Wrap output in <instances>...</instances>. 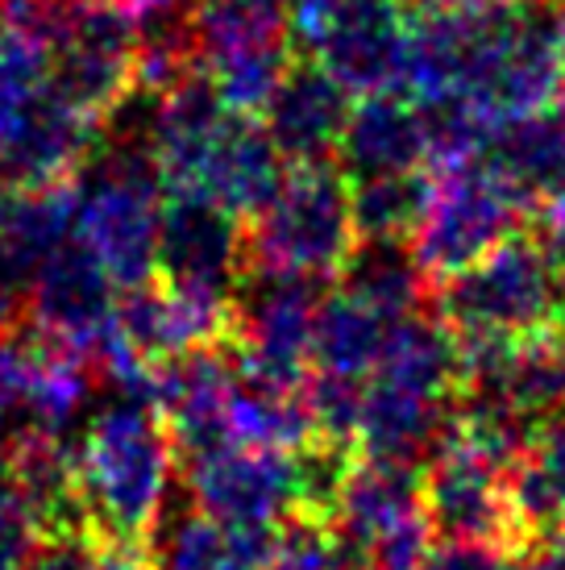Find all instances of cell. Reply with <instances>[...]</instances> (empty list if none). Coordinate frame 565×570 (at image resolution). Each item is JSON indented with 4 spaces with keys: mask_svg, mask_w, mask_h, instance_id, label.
Returning <instances> with one entry per match:
<instances>
[{
    "mask_svg": "<svg viewBox=\"0 0 565 570\" xmlns=\"http://www.w3.org/2000/svg\"><path fill=\"white\" fill-rule=\"evenodd\" d=\"M175 459V442L155 404L117 396L100 404L76 442L79 504L96 538L141 546L167 508Z\"/></svg>",
    "mask_w": 565,
    "mask_h": 570,
    "instance_id": "1",
    "label": "cell"
},
{
    "mask_svg": "<svg viewBox=\"0 0 565 570\" xmlns=\"http://www.w3.org/2000/svg\"><path fill=\"white\" fill-rule=\"evenodd\" d=\"M349 205L358 238H412L428 205V171L354 179Z\"/></svg>",
    "mask_w": 565,
    "mask_h": 570,
    "instance_id": "26",
    "label": "cell"
},
{
    "mask_svg": "<svg viewBox=\"0 0 565 570\" xmlns=\"http://www.w3.org/2000/svg\"><path fill=\"white\" fill-rule=\"evenodd\" d=\"M424 512L440 541H490L524 550V533L507 495V466L454 433L424 462Z\"/></svg>",
    "mask_w": 565,
    "mask_h": 570,
    "instance_id": "9",
    "label": "cell"
},
{
    "mask_svg": "<svg viewBox=\"0 0 565 570\" xmlns=\"http://www.w3.org/2000/svg\"><path fill=\"white\" fill-rule=\"evenodd\" d=\"M76 179L42 188H0V263L21 292L33 271L76 238Z\"/></svg>",
    "mask_w": 565,
    "mask_h": 570,
    "instance_id": "20",
    "label": "cell"
},
{
    "mask_svg": "<svg viewBox=\"0 0 565 570\" xmlns=\"http://www.w3.org/2000/svg\"><path fill=\"white\" fill-rule=\"evenodd\" d=\"M117 325L141 358L167 363L188 350L217 346L225 337H234V301L150 279V284L121 292Z\"/></svg>",
    "mask_w": 565,
    "mask_h": 570,
    "instance_id": "13",
    "label": "cell"
},
{
    "mask_svg": "<svg viewBox=\"0 0 565 570\" xmlns=\"http://www.w3.org/2000/svg\"><path fill=\"white\" fill-rule=\"evenodd\" d=\"M528 208L533 205L490 167L487 155L437 163L428 171L424 217L408 242L420 258L424 275L440 284L478 263L512 234H519V222Z\"/></svg>",
    "mask_w": 565,
    "mask_h": 570,
    "instance_id": "5",
    "label": "cell"
},
{
    "mask_svg": "<svg viewBox=\"0 0 565 570\" xmlns=\"http://www.w3.org/2000/svg\"><path fill=\"white\" fill-rule=\"evenodd\" d=\"M121 287L112 284L105 263L96 258L79 238H71L63 250H54L26 279V313L30 330L67 354H79L83 363L100 358L105 342L117 330V296Z\"/></svg>",
    "mask_w": 565,
    "mask_h": 570,
    "instance_id": "7",
    "label": "cell"
},
{
    "mask_svg": "<svg viewBox=\"0 0 565 570\" xmlns=\"http://www.w3.org/2000/svg\"><path fill=\"white\" fill-rule=\"evenodd\" d=\"M267 570H361V562L333 529V521L296 512L291 521L279 524Z\"/></svg>",
    "mask_w": 565,
    "mask_h": 570,
    "instance_id": "28",
    "label": "cell"
},
{
    "mask_svg": "<svg viewBox=\"0 0 565 570\" xmlns=\"http://www.w3.org/2000/svg\"><path fill=\"white\" fill-rule=\"evenodd\" d=\"M454 4H507V0H454Z\"/></svg>",
    "mask_w": 565,
    "mask_h": 570,
    "instance_id": "37",
    "label": "cell"
},
{
    "mask_svg": "<svg viewBox=\"0 0 565 570\" xmlns=\"http://www.w3.org/2000/svg\"><path fill=\"white\" fill-rule=\"evenodd\" d=\"M229 442L254 445V450H282L296 454L308 442H316V416L308 409V392H262L237 380V392L229 400Z\"/></svg>",
    "mask_w": 565,
    "mask_h": 570,
    "instance_id": "25",
    "label": "cell"
},
{
    "mask_svg": "<svg viewBox=\"0 0 565 570\" xmlns=\"http://www.w3.org/2000/svg\"><path fill=\"white\" fill-rule=\"evenodd\" d=\"M287 167L291 163L270 142L267 126L258 117L234 112L179 191H196L225 213H234L237 222H254L270 205V196L279 191Z\"/></svg>",
    "mask_w": 565,
    "mask_h": 570,
    "instance_id": "15",
    "label": "cell"
},
{
    "mask_svg": "<svg viewBox=\"0 0 565 570\" xmlns=\"http://www.w3.org/2000/svg\"><path fill=\"white\" fill-rule=\"evenodd\" d=\"M191 33L225 109L262 121L270 96L296 63L282 0H200L191 9Z\"/></svg>",
    "mask_w": 565,
    "mask_h": 570,
    "instance_id": "6",
    "label": "cell"
},
{
    "mask_svg": "<svg viewBox=\"0 0 565 570\" xmlns=\"http://www.w3.org/2000/svg\"><path fill=\"white\" fill-rule=\"evenodd\" d=\"M38 538H42V524L33 517V508L0 471V570H26Z\"/></svg>",
    "mask_w": 565,
    "mask_h": 570,
    "instance_id": "30",
    "label": "cell"
},
{
    "mask_svg": "<svg viewBox=\"0 0 565 570\" xmlns=\"http://www.w3.org/2000/svg\"><path fill=\"white\" fill-rule=\"evenodd\" d=\"M17 317H21V284L0 263V333L17 330Z\"/></svg>",
    "mask_w": 565,
    "mask_h": 570,
    "instance_id": "35",
    "label": "cell"
},
{
    "mask_svg": "<svg viewBox=\"0 0 565 570\" xmlns=\"http://www.w3.org/2000/svg\"><path fill=\"white\" fill-rule=\"evenodd\" d=\"M337 292H346L387 321L420 313L428 296V275L408 238H358L337 271Z\"/></svg>",
    "mask_w": 565,
    "mask_h": 570,
    "instance_id": "22",
    "label": "cell"
},
{
    "mask_svg": "<svg viewBox=\"0 0 565 570\" xmlns=\"http://www.w3.org/2000/svg\"><path fill=\"white\" fill-rule=\"evenodd\" d=\"M179 466H184V491L225 524L279 529L282 521L304 512L296 454L229 442L184 459Z\"/></svg>",
    "mask_w": 565,
    "mask_h": 570,
    "instance_id": "8",
    "label": "cell"
},
{
    "mask_svg": "<svg viewBox=\"0 0 565 570\" xmlns=\"http://www.w3.org/2000/svg\"><path fill=\"white\" fill-rule=\"evenodd\" d=\"M557 13H562V38H565V4H562V9H557Z\"/></svg>",
    "mask_w": 565,
    "mask_h": 570,
    "instance_id": "38",
    "label": "cell"
},
{
    "mask_svg": "<svg viewBox=\"0 0 565 570\" xmlns=\"http://www.w3.org/2000/svg\"><path fill=\"white\" fill-rule=\"evenodd\" d=\"M420 517H428L424 512V466L354 454L329 521L361 562V550H370L378 538Z\"/></svg>",
    "mask_w": 565,
    "mask_h": 570,
    "instance_id": "19",
    "label": "cell"
},
{
    "mask_svg": "<svg viewBox=\"0 0 565 570\" xmlns=\"http://www.w3.org/2000/svg\"><path fill=\"white\" fill-rule=\"evenodd\" d=\"M408 17L412 9H404V0H337L329 26L308 55L354 96L399 88Z\"/></svg>",
    "mask_w": 565,
    "mask_h": 570,
    "instance_id": "11",
    "label": "cell"
},
{
    "mask_svg": "<svg viewBox=\"0 0 565 570\" xmlns=\"http://www.w3.org/2000/svg\"><path fill=\"white\" fill-rule=\"evenodd\" d=\"M437 308L457 337H536L565 325V271L541 238L512 234L478 263L440 279Z\"/></svg>",
    "mask_w": 565,
    "mask_h": 570,
    "instance_id": "3",
    "label": "cell"
},
{
    "mask_svg": "<svg viewBox=\"0 0 565 570\" xmlns=\"http://www.w3.org/2000/svg\"><path fill=\"white\" fill-rule=\"evenodd\" d=\"M50 88V50L0 21V134Z\"/></svg>",
    "mask_w": 565,
    "mask_h": 570,
    "instance_id": "27",
    "label": "cell"
},
{
    "mask_svg": "<svg viewBox=\"0 0 565 570\" xmlns=\"http://www.w3.org/2000/svg\"><path fill=\"white\" fill-rule=\"evenodd\" d=\"M246 271V229L196 191H167L158 225V279L200 296L234 301Z\"/></svg>",
    "mask_w": 565,
    "mask_h": 570,
    "instance_id": "10",
    "label": "cell"
},
{
    "mask_svg": "<svg viewBox=\"0 0 565 570\" xmlns=\"http://www.w3.org/2000/svg\"><path fill=\"white\" fill-rule=\"evenodd\" d=\"M88 570H150L141 546H126V541H100L96 546Z\"/></svg>",
    "mask_w": 565,
    "mask_h": 570,
    "instance_id": "34",
    "label": "cell"
},
{
    "mask_svg": "<svg viewBox=\"0 0 565 570\" xmlns=\"http://www.w3.org/2000/svg\"><path fill=\"white\" fill-rule=\"evenodd\" d=\"M487 159L528 205H545L565 188V109H536L503 121L490 134Z\"/></svg>",
    "mask_w": 565,
    "mask_h": 570,
    "instance_id": "21",
    "label": "cell"
},
{
    "mask_svg": "<svg viewBox=\"0 0 565 570\" xmlns=\"http://www.w3.org/2000/svg\"><path fill=\"white\" fill-rule=\"evenodd\" d=\"M33 333H0V450L26 429V387H30Z\"/></svg>",
    "mask_w": 565,
    "mask_h": 570,
    "instance_id": "29",
    "label": "cell"
},
{
    "mask_svg": "<svg viewBox=\"0 0 565 570\" xmlns=\"http://www.w3.org/2000/svg\"><path fill=\"white\" fill-rule=\"evenodd\" d=\"M349 109H354V92L346 83L333 80L316 59H304L282 76L279 92L270 96L262 112V126L287 163H325L337 159Z\"/></svg>",
    "mask_w": 565,
    "mask_h": 570,
    "instance_id": "18",
    "label": "cell"
},
{
    "mask_svg": "<svg viewBox=\"0 0 565 570\" xmlns=\"http://www.w3.org/2000/svg\"><path fill=\"white\" fill-rule=\"evenodd\" d=\"M129 13L141 21H150V17H171V13H184V0H121Z\"/></svg>",
    "mask_w": 565,
    "mask_h": 570,
    "instance_id": "36",
    "label": "cell"
},
{
    "mask_svg": "<svg viewBox=\"0 0 565 570\" xmlns=\"http://www.w3.org/2000/svg\"><path fill=\"white\" fill-rule=\"evenodd\" d=\"M96 134H100L96 117L79 112L54 88H47L0 134V184L42 188V184L71 179L92 155Z\"/></svg>",
    "mask_w": 565,
    "mask_h": 570,
    "instance_id": "14",
    "label": "cell"
},
{
    "mask_svg": "<svg viewBox=\"0 0 565 570\" xmlns=\"http://www.w3.org/2000/svg\"><path fill=\"white\" fill-rule=\"evenodd\" d=\"M76 238L105 263L112 284L129 292L158 279V225H162V175L141 138H109L100 159L76 179Z\"/></svg>",
    "mask_w": 565,
    "mask_h": 570,
    "instance_id": "2",
    "label": "cell"
},
{
    "mask_svg": "<svg viewBox=\"0 0 565 570\" xmlns=\"http://www.w3.org/2000/svg\"><path fill=\"white\" fill-rule=\"evenodd\" d=\"M541 242L549 246L557 267L565 271V188L553 191L549 200L541 205Z\"/></svg>",
    "mask_w": 565,
    "mask_h": 570,
    "instance_id": "33",
    "label": "cell"
},
{
    "mask_svg": "<svg viewBox=\"0 0 565 570\" xmlns=\"http://www.w3.org/2000/svg\"><path fill=\"white\" fill-rule=\"evenodd\" d=\"M237 392V363L234 350L217 346L188 350L179 358L158 363V392L155 409L171 433L179 462L208 454L217 445H229V400Z\"/></svg>",
    "mask_w": 565,
    "mask_h": 570,
    "instance_id": "12",
    "label": "cell"
},
{
    "mask_svg": "<svg viewBox=\"0 0 565 570\" xmlns=\"http://www.w3.org/2000/svg\"><path fill=\"white\" fill-rule=\"evenodd\" d=\"M391 325L395 321H387L375 308H366V304L346 296V292H329L320 301V313H316L313 371L366 383L375 375L378 358H383Z\"/></svg>",
    "mask_w": 565,
    "mask_h": 570,
    "instance_id": "24",
    "label": "cell"
},
{
    "mask_svg": "<svg viewBox=\"0 0 565 570\" xmlns=\"http://www.w3.org/2000/svg\"><path fill=\"white\" fill-rule=\"evenodd\" d=\"M349 191L337 159L291 163L270 205L246 222V267L333 279L358 242Z\"/></svg>",
    "mask_w": 565,
    "mask_h": 570,
    "instance_id": "4",
    "label": "cell"
},
{
    "mask_svg": "<svg viewBox=\"0 0 565 570\" xmlns=\"http://www.w3.org/2000/svg\"><path fill=\"white\" fill-rule=\"evenodd\" d=\"M424 570H519V554L490 541H437Z\"/></svg>",
    "mask_w": 565,
    "mask_h": 570,
    "instance_id": "31",
    "label": "cell"
},
{
    "mask_svg": "<svg viewBox=\"0 0 565 570\" xmlns=\"http://www.w3.org/2000/svg\"><path fill=\"white\" fill-rule=\"evenodd\" d=\"M100 538L88 529H67V533H42L33 546L26 570H88Z\"/></svg>",
    "mask_w": 565,
    "mask_h": 570,
    "instance_id": "32",
    "label": "cell"
},
{
    "mask_svg": "<svg viewBox=\"0 0 565 570\" xmlns=\"http://www.w3.org/2000/svg\"><path fill=\"white\" fill-rule=\"evenodd\" d=\"M424 163H433L428 112L404 88L366 92L354 100L337 142V167L349 175V184L370 175L424 171Z\"/></svg>",
    "mask_w": 565,
    "mask_h": 570,
    "instance_id": "17",
    "label": "cell"
},
{
    "mask_svg": "<svg viewBox=\"0 0 565 570\" xmlns=\"http://www.w3.org/2000/svg\"><path fill=\"white\" fill-rule=\"evenodd\" d=\"M275 538L279 529L225 524L184 495L158 512L141 554L150 570H267Z\"/></svg>",
    "mask_w": 565,
    "mask_h": 570,
    "instance_id": "16",
    "label": "cell"
},
{
    "mask_svg": "<svg viewBox=\"0 0 565 570\" xmlns=\"http://www.w3.org/2000/svg\"><path fill=\"white\" fill-rule=\"evenodd\" d=\"M96 380L100 375H96L92 363H83L79 354H67L59 346H47L33 333L30 387H26V429L42 433V438L71 442L79 429L88 425V416H92Z\"/></svg>",
    "mask_w": 565,
    "mask_h": 570,
    "instance_id": "23",
    "label": "cell"
}]
</instances>
